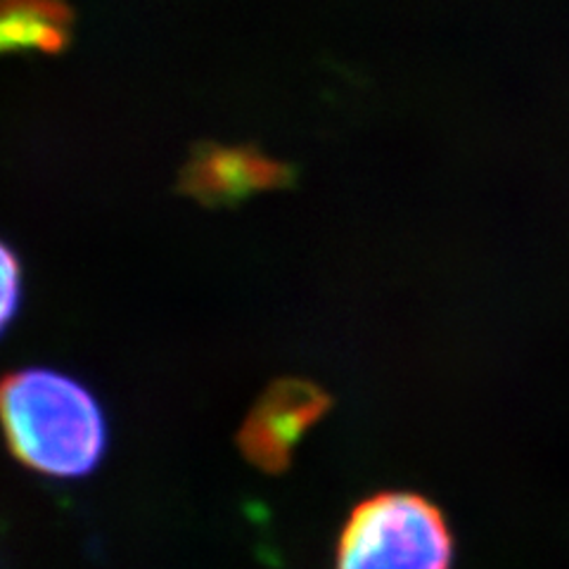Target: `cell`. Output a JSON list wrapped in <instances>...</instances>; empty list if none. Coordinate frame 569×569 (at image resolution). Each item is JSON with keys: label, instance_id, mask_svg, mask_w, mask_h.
I'll return each instance as SVG.
<instances>
[{"label": "cell", "instance_id": "6da1fadb", "mask_svg": "<svg viewBox=\"0 0 569 569\" xmlns=\"http://www.w3.org/2000/svg\"><path fill=\"white\" fill-rule=\"evenodd\" d=\"M0 430L24 468L48 477L91 475L107 449L98 399L79 380L50 368L0 378Z\"/></svg>", "mask_w": 569, "mask_h": 569}, {"label": "cell", "instance_id": "7a4b0ae2", "mask_svg": "<svg viewBox=\"0 0 569 569\" xmlns=\"http://www.w3.org/2000/svg\"><path fill=\"white\" fill-rule=\"evenodd\" d=\"M453 541L441 510L420 493L385 491L349 515L335 569H449Z\"/></svg>", "mask_w": 569, "mask_h": 569}, {"label": "cell", "instance_id": "3957f363", "mask_svg": "<svg viewBox=\"0 0 569 569\" xmlns=\"http://www.w3.org/2000/svg\"><path fill=\"white\" fill-rule=\"evenodd\" d=\"M297 167L280 162L257 146L198 142L178 173L176 192L207 209H236L261 192L292 188Z\"/></svg>", "mask_w": 569, "mask_h": 569}, {"label": "cell", "instance_id": "277c9868", "mask_svg": "<svg viewBox=\"0 0 569 569\" xmlns=\"http://www.w3.org/2000/svg\"><path fill=\"white\" fill-rule=\"evenodd\" d=\"M332 408L328 391L301 378H282L266 387L259 401L247 413L238 447L242 456L263 472H284L290 468L297 443Z\"/></svg>", "mask_w": 569, "mask_h": 569}, {"label": "cell", "instance_id": "5b68a950", "mask_svg": "<svg viewBox=\"0 0 569 569\" xmlns=\"http://www.w3.org/2000/svg\"><path fill=\"white\" fill-rule=\"evenodd\" d=\"M77 14L67 0H0V58H56L74 41Z\"/></svg>", "mask_w": 569, "mask_h": 569}, {"label": "cell", "instance_id": "8992f818", "mask_svg": "<svg viewBox=\"0 0 569 569\" xmlns=\"http://www.w3.org/2000/svg\"><path fill=\"white\" fill-rule=\"evenodd\" d=\"M22 305V261L0 240V335L8 330Z\"/></svg>", "mask_w": 569, "mask_h": 569}]
</instances>
